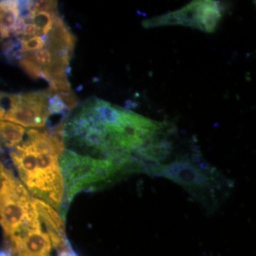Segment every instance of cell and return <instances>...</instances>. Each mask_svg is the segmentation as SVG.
I'll return each mask as SVG.
<instances>
[{
  "instance_id": "obj_20",
  "label": "cell",
  "mask_w": 256,
  "mask_h": 256,
  "mask_svg": "<svg viewBox=\"0 0 256 256\" xmlns=\"http://www.w3.org/2000/svg\"><path fill=\"white\" fill-rule=\"evenodd\" d=\"M1 256H11L10 255V252L8 250H4V252H2Z\"/></svg>"
},
{
  "instance_id": "obj_5",
  "label": "cell",
  "mask_w": 256,
  "mask_h": 256,
  "mask_svg": "<svg viewBox=\"0 0 256 256\" xmlns=\"http://www.w3.org/2000/svg\"><path fill=\"white\" fill-rule=\"evenodd\" d=\"M222 9L218 2L193 1L178 11L144 20L142 24L146 28L183 25L213 32L222 18Z\"/></svg>"
},
{
  "instance_id": "obj_15",
  "label": "cell",
  "mask_w": 256,
  "mask_h": 256,
  "mask_svg": "<svg viewBox=\"0 0 256 256\" xmlns=\"http://www.w3.org/2000/svg\"><path fill=\"white\" fill-rule=\"evenodd\" d=\"M18 38L22 43L21 50L24 53H30L31 52L41 50L46 46V40H45L44 36L30 37L22 35Z\"/></svg>"
},
{
  "instance_id": "obj_17",
  "label": "cell",
  "mask_w": 256,
  "mask_h": 256,
  "mask_svg": "<svg viewBox=\"0 0 256 256\" xmlns=\"http://www.w3.org/2000/svg\"><path fill=\"white\" fill-rule=\"evenodd\" d=\"M57 1L50 0H41V1H30V12L32 14L42 12H56Z\"/></svg>"
},
{
  "instance_id": "obj_9",
  "label": "cell",
  "mask_w": 256,
  "mask_h": 256,
  "mask_svg": "<svg viewBox=\"0 0 256 256\" xmlns=\"http://www.w3.org/2000/svg\"><path fill=\"white\" fill-rule=\"evenodd\" d=\"M44 37L45 47L64 63L68 65L76 38L58 12L56 14L52 31Z\"/></svg>"
},
{
  "instance_id": "obj_18",
  "label": "cell",
  "mask_w": 256,
  "mask_h": 256,
  "mask_svg": "<svg viewBox=\"0 0 256 256\" xmlns=\"http://www.w3.org/2000/svg\"><path fill=\"white\" fill-rule=\"evenodd\" d=\"M38 28H37L36 26L34 24H30L26 25V28H25L24 36L33 37L34 36H38Z\"/></svg>"
},
{
  "instance_id": "obj_13",
  "label": "cell",
  "mask_w": 256,
  "mask_h": 256,
  "mask_svg": "<svg viewBox=\"0 0 256 256\" xmlns=\"http://www.w3.org/2000/svg\"><path fill=\"white\" fill-rule=\"evenodd\" d=\"M56 12H42L36 13L33 14L34 24L38 28V36H46L50 34L53 28L54 23Z\"/></svg>"
},
{
  "instance_id": "obj_3",
  "label": "cell",
  "mask_w": 256,
  "mask_h": 256,
  "mask_svg": "<svg viewBox=\"0 0 256 256\" xmlns=\"http://www.w3.org/2000/svg\"><path fill=\"white\" fill-rule=\"evenodd\" d=\"M60 163L64 184V201L60 207L63 218L66 214V206L70 204L79 192L110 180L119 173L143 170L142 163L136 158L96 159L68 150L62 153Z\"/></svg>"
},
{
  "instance_id": "obj_2",
  "label": "cell",
  "mask_w": 256,
  "mask_h": 256,
  "mask_svg": "<svg viewBox=\"0 0 256 256\" xmlns=\"http://www.w3.org/2000/svg\"><path fill=\"white\" fill-rule=\"evenodd\" d=\"M146 170L182 186L210 213L220 206L232 186L230 180L197 156H181L168 164L148 165Z\"/></svg>"
},
{
  "instance_id": "obj_14",
  "label": "cell",
  "mask_w": 256,
  "mask_h": 256,
  "mask_svg": "<svg viewBox=\"0 0 256 256\" xmlns=\"http://www.w3.org/2000/svg\"><path fill=\"white\" fill-rule=\"evenodd\" d=\"M18 65L28 76L34 79L42 78L45 80V75L40 66L34 62L28 53L18 62Z\"/></svg>"
},
{
  "instance_id": "obj_12",
  "label": "cell",
  "mask_w": 256,
  "mask_h": 256,
  "mask_svg": "<svg viewBox=\"0 0 256 256\" xmlns=\"http://www.w3.org/2000/svg\"><path fill=\"white\" fill-rule=\"evenodd\" d=\"M26 129L23 126L10 122L1 120L0 122V132H1L2 148L6 150H13L20 146L26 134Z\"/></svg>"
},
{
  "instance_id": "obj_6",
  "label": "cell",
  "mask_w": 256,
  "mask_h": 256,
  "mask_svg": "<svg viewBox=\"0 0 256 256\" xmlns=\"http://www.w3.org/2000/svg\"><path fill=\"white\" fill-rule=\"evenodd\" d=\"M48 98L47 90L18 94L14 106L1 120L10 121L24 128L44 127L50 116L47 110Z\"/></svg>"
},
{
  "instance_id": "obj_7",
  "label": "cell",
  "mask_w": 256,
  "mask_h": 256,
  "mask_svg": "<svg viewBox=\"0 0 256 256\" xmlns=\"http://www.w3.org/2000/svg\"><path fill=\"white\" fill-rule=\"evenodd\" d=\"M53 245L41 220L28 232L8 240L11 256H52Z\"/></svg>"
},
{
  "instance_id": "obj_16",
  "label": "cell",
  "mask_w": 256,
  "mask_h": 256,
  "mask_svg": "<svg viewBox=\"0 0 256 256\" xmlns=\"http://www.w3.org/2000/svg\"><path fill=\"white\" fill-rule=\"evenodd\" d=\"M48 94V106H47V110L50 116L52 114H64L66 116V112L68 110L66 105L64 101L62 100V98L58 94L50 92L47 90Z\"/></svg>"
},
{
  "instance_id": "obj_10",
  "label": "cell",
  "mask_w": 256,
  "mask_h": 256,
  "mask_svg": "<svg viewBox=\"0 0 256 256\" xmlns=\"http://www.w3.org/2000/svg\"><path fill=\"white\" fill-rule=\"evenodd\" d=\"M172 143L166 139L158 138L152 142L146 144L138 152V160L160 163L168 159L172 152Z\"/></svg>"
},
{
  "instance_id": "obj_19",
  "label": "cell",
  "mask_w": 256,
  "mask_h": 256,
  "mask_svg": "<svg viewBox=\"0 0 256 256\" xmlns=\"http://www.w3.org/2000/svg\"><path fill=\"white\" fill-rule=\"evenodd\" d=\"M58 256H78L74 252V250H72V248L70 246L64 249V250H60L58 252Z\"/></svg>"
},
{
  "instance_id": "obj_1",
  "label": "cell",
  "mask_w": 256,
  "mask_h": 256,
  "mask_svg": "<svg viewBox=\"0 0 256 256\" xmlns=\"http://www.w3.org/2000/svg\"><path fill=\"white\" fill-rule=\"evenodd\" d=\"M64 150L63 132L30 128L22 142L10 152L18 176L30 194L57 210L64 197L60 163Z\"/></svg>"
},
{
  "instance_id": "obj_11",
  "label": "cell",
  "mask_w": 256,
  "mask_h": 256,
  "mask_svg": "<svg viewBox=\"0 0 256 256\" xmlns=\"http://www.w3.org/2000/svg\"><path fill=\"white\" fill-rule=\"evenodd\" d=\"M1 40L14 36V30L20 18L18 1H1Z\"/></svg>"
},
{
  "instance_id": "obj_8",
  "label": "cell",
  "mask_w": 256,
  "mask_h": 256,
  "mask_svg": "<svg viewBox=\"0 0 256 256\" xmlns=\"http://www.w3.org/2000/svg\"><path fill=\"white\" fill-rule=\"evenodd\" d=\"M34 203L43 228L50 237L53 247L58 252L68 248L70 245L66 236L64 220L57 210L38 198H34Z\"/></svg>"
},
{
  "instance_id": "obj_4",
  "label": "cell",
  "mask_w": 256,
  "mask_h": 256,
  "mask_svg": "<svg viewBox=\"0 0 256 256\" xmlns=\"http://www.w3.org/2000/svg\"><path fill=\"white\" fill-rule=\"evenodd\" d=\"M1 225L6 240L20 235L40 220L34 198L26 186L2 163L0 169Z\"/></svg>"
}]
</instances>
